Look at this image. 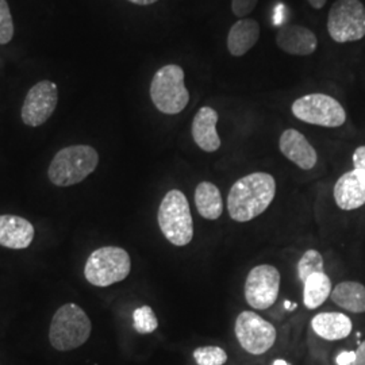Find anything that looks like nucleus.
Returning a JSON list of instances; mask_svg holds the SVG:
<instances>
[{"mask_svg": "<svg viewBox=\"0 0 365 365\" xmlns=\"http://www.w3.org/2000/svg\"><path fill=\"white\" fill-rule=\"evenodd\" d=\"M276 194L274 176L255 172L233 184L227 196L229 215L235 222H249L268 209Z\"/></svg>", "mask_w": 365, "mask_h": 365, "instance_id": "f257e3e1", "label": "nucleus"}, {"mask_svg": "<svg viewBox=\"0 0 365 365\" xmlns=\"http://www.w3.org/2000/svg\"><path fill=\"white\" fill-rule=\"evenodd\" d=\"M99 164V155L90 145H72L61 149L48 170V178L57 187H71L86 180Z\"/></svg>", "mask_w": 365, "mask_h": 365, "instance_id": "f03ea898", "label": "nucleus"}, {"mask_svg": "<svg viewBox=\"0 0 365 365\" xmlns=\"http://www.w3.org/2000/svg\"><path fill=\"white\" fill-rule=\"evenodd\" d=\"M91 330V319L86 312L75 303H66L53 315L49 341L60 352L73 351L87 342Z\"/></svg>", "mask_w": 365, "mask_h": 365, "instance_id": "7ed1b4c3", "label": "nucleus"}, {"mask_svg": "<svg viewBox=\"0 0 365 365\" xmlns=\"http://www.w3.org/2000/svg\"><path fill=\"white\" fill-rule=\"evenodd\" d=\"M157 221L161 233L175 247H185L194 238V222L190 203L179 190H172L163 197Z\"/></svg>", "mask_w": 365, "mask_h": 365, "instance_id": "20e7f679", "label": "nucleus"}, {"mask_svg": "<svg viewBox=\"0 0 365 365\" xmlns=\"http://www.w3.org/2000/svg\"><path fill=\"white\" fill-rule=\"evenodd\" d=\"M150 98L163 114L176 115L182 113L190 103L182 66L170 64L160 68L150 83Z\"/></svg>", "mask_w": 365, "mask_h": 365, "instance_id": "39448f33", "label": "nucleus"}, {"mask_svg": "<svg viewBox=\"0 0 365 365\" xmlns=\"http://www.w3.org/2000/svg\"><path fill=\"white\" fill-rule=\"evenodd\" d=\"M130 271V256L125 249L103 247L90 255L84 267V276L95 287H108L125 280Z\"/></svg>", "mask_w": 365, "mask_h": 365, "instance_id": "423d86ee", "label": "nucleus"}, {"mask_svg": "<svg viewBox=\"0 0 365 365\" xmlns=\"http://www.w3.org/2000/svg\"><path fill=\"white\" fill-rule=\"evenodd\" d=\"M327 31L337 43L365 37V7L360 0H337L327 16Z\"/></svg>", "mask_w": 365, "mask_h": 365, "instance_id": "0eeeda50", "label": "nucleus"}, {"mask_svg": "<svg viewBox=\"0 0 365 365\" xmlns=\"http://www.w3.org/2000/svg\"><path fill=\"white\" fill-rule=\"evenodd\" d=\"M291 110L299 120L315 126L334 129L346 122L345 108L327 93L304 95L294 102Z\"/></svg>", "mask_w": 365, "mask_h": 365, "instance_id": "6e6552de", "label": "nucleus"}, {"mask_svg": "<svg viewBox=\"0 0 365 365\" xmlns=\"http://www.w3.org/2000/svg\"><path fill=\"white\" fill-rule=\"evenodd\" d=\"M235 337L250 354H264L274 346L276 329L259 314L242 312L235 319Z\"/></svg>", "mask_w": 365, "mask_h": 365, "instance_id": "1a4fd4ad", "label": "nucleus"}, {"mask_svg": "<svg viewBox=\"0 0 365 365\" xmlns=\"http://www.w3.org/2000/svg\"><path fill=\"white\" fill-rule=\"evenodd\" d=\"M280 272L274 265L255 267L245 280V299L256 310L269 309L279 297Z\"/></svg>", "mask_w": 365, "mask_h": 365, "instance_id": "9d476101", "label": "nucleus"}, {"mask_svg": "<svg viewBox=\"0 0 365 365\" xmlns=\"http://www.w3.org/2000/svg\"><path fill=\"white\" fill-rule=\"evenodd\" d=\"M58 102L57 86L42 80L33 86L27 92L25 102L21 110V118L24 123L30 128H38L52 117Z\"/></svg>", "mask_w": 365, "mask_h": 365, "instance_id": "9b49d317", "label": "nucleus"}, {"mask_svg": "<svg viewBox=\"0 0 365 365\" xmlns=\"http://www.w3.org/2000/svg\"><path fill=\"white\" fill-rule=\"evenodd\" d=\"M279 148L280 152L287 157L289 161L298 165L300 170H313L318 161V156L313 145L307 141V138L300 131L295 129L283 131L279 140Z\"/></svg>", "mask_w": 365, "mask_h": 365, "instance_id": "f8f14e48", "label": "nucleus"}, {"mask_svg": "<svg viewBox=\"0 0 365 365\" xmlns=\"http://www.w3.org/2000/svg\"><path fill=\"white\" fill-rule=\"evenodd\" d=\"M276 43L283 52L294 56H310L318 48L315 33L299 25L280 27L276 34Z\"/></svg>", "mask_w": 365, "mask_h": 365, "instance_id": "ddd939ff", "label": "nucleus"}, {"mask_svg": "<svg viewBox=\"0 0 365 365\" xmlns=\"http://www.w3.org/2000/svg\"><path fill=\"white\" fill-rule=\"evenodd\" d=\"M334 202L344 211L359 210L365 205V184L356 170L341 175L333 188Z\"/></svg>", "mask_w": 365, "mask_h": 365, "instance_id": "4468645a", "label": "nucleus"}, {"mask_svg": "<svg viewBox=\"0 0 365 365\" xmlns=\"http://www.w3.org/2000/svg\"><path fill=\"white\" fill-rule=\"evenodd\" d=\"M34 227L30 222L16 215H0V247L21 250L31 245Z\"/></svg>", "mask_w": 365, "mask_h": 365, "instance_id": "2eb2a0df", "label": "nucleus"}, {"mask_svg": "<svg viewBox=\"0 0 365 365\" xmlns=\"http://www.w3.org/2000/svg\"><path fill=\"white\" fill-rule=\"evenodd\" d=\"M218 113L211 107H202L192 120V138L205 152L212 153L221 148V138L217 131Z\"/></svg>", "mask_w": 365, "mask_h": 365, "instance_id": "dca6fc26", "label": "nucleus"}, {"mask_svg": "<svg viewBox=\"0 0 365 365\" xmlns=\"http://www.w3.org/2000/svg\"><path fill=\"white\" fill-rule=\"evenodd\" d=\"M314 333L327 341H339L351 336L352 319L344 313H319L312 319Z\"/></svg>", "mask_w": 365, "mask_h": 365, "instance_id": "f3484780", "label": "nucleus"}, {"mask_svg": "<svg viewBox=\"0 0 365 365\" xmlns=\"http://www.w3.org/2000/svg\"><path fill=\"white\" fill-rule=\"evenodd\" d=\"M260 25L255 19L242 18L237 21L227 36V49L235 57H241L257 43L260 38Z\"/></svg>", "mask_w": 365, "mask_h": 365, "instance_id": "a211bd4d", "label": "nucleus"}, {"mask_svg": "<svg viewBox=\"0 0 365 365\" xmlns=\"http://www.w3.org/2000/svg\"><path fill=\"white\" fill-rule=\"evenodd\" d=\"M330 299L348 313H365V286L363 283L352 280L341 282L333 288Z\"/></svg>", "mask_w": 365, "mask_h": 365, "instance_id": "6ab92c4d", "label": "nucleus"}, {"mask_svg": "<svg viewBox=\"0 0 365 365\" xmlns=\"http://www.w3.org/2000/svg\"><path fill=\"white\" fill-rule=\"evenodd\" d=\"M195 205L203 218L210 221L218 220L223 212L221 191L212 182H199L195 190Z\"/></svg>", "mask_w": 365, "mask_h": 365, "instance_id": "aec40b11", "label": "nucleus"}, {"mask_svg": "<svg viewBox=\"0 0 365 365\" xmlns=\"http://www.w3.org/2000/svg\"><path fill=\"white\" fill-rule=\"evenodd\" d=\"M331 291V280L325 272L310 274L303 282V303L309 310H315L327 302Z\"/></svg>", "mask_w": 365, "mask_h": 365, "instance_id": "412c9836", "label": "nucleus"}, {"mask_svg": "<svg viewBox=\"0 0 365 365\" xmlns=\"http://www.w3.org/2000/svg\"><path fill=\"white\" fill-rule=\"evenodd\" d=\"M318 272H325L324 257L318 250L309 249L298 262V277L300 282H304L310 274Z\"/></svg>", "mask_w": 365, "mask_h": 365, "instance_id": "4be33fe9", "label": "nucleus"}, {"mask_svg": "<svg viewBox=\"0 0 365 365\" xmlns=\"http://www.w3.org/2000/svg\"><path fill=\"white\" fill-rule=\"evenodd\" d=\"M133 322L135 331L140 334H150L158 327L156 314L149 306L135 309V312L133 313Z\"/></svg>", "mask_w": 365, "mask_h": 365, "instance_id": "5701e85b", "label": "nucleus"}, {"mask_svg": "<svg viewBox=\"0 0 365 365\" xmlns=\"http://www.w3.org/2000/svg\"><path fill=\"white\" fill-rule=\"evenodd\" d=\"M197 365H223L227 361V354L220 346H202L194 352Z\"/></svg>", "mask_w": 365, "mask_h": 365, "instance_id": "b1692460", "label": "nucleus"}, {"mask_svg": "<svg viewBox=\"0 0 365 365\" xmlns=\"http://www.w3.org/2000/svg\"><path fill=\"white\" fill-rule=\"evenodd\" d=\"M14 37V22L7 0H0V45L9 43Z\"/></svg>", "mask_w": 365, "mask_h": 365, "instance_id": "393cba45", "label": "nucleus"}, {"mask_svg": "<svg viewBox=\"0 0 365 365\" xmlns=\"http://www.w3.org/2000/svg\"><path fill=\"white\" fill-rule=\"evenodd\" d=\"M259 0H232V11L237 18L242 19L252 13Z\"/></svg>", "mask_w": 365, "mask_h": 365, "instance_id": "a878e982", "label": "nucleus"}, {"mask_svg": "<svg viewBox=\"0 0 365 365\" xmlns=\"http://www.w3.org/2000/svg\"><path fill=\"white\" fill-rule=\"evenodd\" d=\"M353 170H356L365 184V145L359 146L353 152Z\"/></svg>", "mask_w": 365, "mask_h": 365, "instance_id": "bb28decb", "label": "nucleus"}, {"mask_svg": "<svg viewBox=\"0 0 365 365\" xmlns=\"http://www.w3.org/2000/svg\"><path fill=\"white\" fill-rule=\"evenodd\" d=\"M354 359H356V352L344 351L336 357V363H337V365H352Z\"/></svg>", "mask_w": 365, "mask_h": 365, "instance_id": "cd10ccee", "label": "nucleus"}, {"mask_svg": "<svg viewBox=\"0 0 365 365\" xmlns=\"http://www.w3.org/2000/svg\"><path fill=\"white\" fill-rule=\"evenodd\" d=\"M352 365H365V341L359 345L356 351V359Z\"/></svg>", "mask_w": 365, "mask_h": 365, "instance_id": "c85d7f7f", "label": "nucleus"}, {"mask_svg": "<svg viewBox=\"0 0 365 365\" xmlns=\"http://www.w3.org/2000/svg\"><path fill=\"white\" fill-rule=\"evenodd\" d=\"M327 0H309L310 6L315 9V10H321L325 4H327Z\"/></svg>", "mask_w": 365, "mask_h": 365, "instance_id": "c756f323", "label": "nucleus"}, {"mask_svg": "<svg viewBox=\"0 0 365 365\" xmlns=\"http://www.w3.org/2000/svg\"><path fill=\"white\" fill-rule=\"evenodd\" d=\"M129 1L137 4V6H150V4L156 3L158 0H129Z\"/></svg>", "mask_w": 365, "mask_h": 365, "instance_id": "7c9ffc66", "label": "nucleus"}, {"mask_svg": "<svg viewBox=\"0 0 365 365\" xmlns=\"http://www.w3.org/2000/svg\"><path fill=\"white\" fill-rule=\"evenodd\" d=\"M284 307H286L287 310H294V309L297 307V304H294V306H292V303H291L289 300H286V302H284Z\"/></svg>", "mask_w": 365, "mask_h": 365, "instance_id": "2f4dec72", "label": "nucleus"}, {"mask_svg": "<svg viewBox=\"0 0 365 365\" xmlns=\"http://www.w3.org/2000/svg\"><path fill=\"white\" fill-rule=\"evenodd\" d=\"M274 365H289L288 364L287 361H286V360H282V359H280V360H276V361H274Z\"/></svg>", "mask_w": 365, "mask_h": 365, "instance_id": "473e14b6", "label": "nucleus"}]
</instances>
